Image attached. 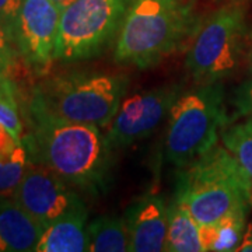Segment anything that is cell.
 I'll return each instance as SVG.
<instances>
[{"label":"cell","instance_id":"cell-25","mask_svg":"<svg viewBox=\"0 0 252 252\" xmlns=\"http://www.w3.org/2000/svg\"><path fill=\"white\" fill-rule=\"evenodd\" d=\"M247 67H248V72L251 74L252 77V46L250 49V54H248V58H247Z\"/></svg>","mask_w":252,"mask_h":252},{"label":"cell","instance_id":"cell-1","mask_svg":"<svg viewBox=\"0 0 252 252\" xmlns=\"http://www.w3.org/2000/svg\"><path fill=\"white\" fill-rule=\"evenodd\" d=\"M30 133L23 136L30 161L56 172L90 196L107 192L112 181L114 150L101 127L69 122L28 108Z\"/></svg>","mask_w":252,"mask_h":252},{"label":"cell","instance_id":"cell-2","mask_svg":"<svg viewBox=\"0 0 252 252\" xmlns=\"http://www.w3.org/2000/svg\"><path fill=\"white\" fill-rule=\"evenodd\" d=\"M199 26L190 0H136L114 42V58L150 69L189 42Z\"/></svg>","mask_w":252,"mask_h":252},{"label":"cell","instance_id":"cell-20","mask_svg":"<svg viewBox=\"0 0 252 252\" xmlns=\"http://www.w3.org/2000/svg\"><path fill=\"white\" fill-rule=\"evenodd\" d=\"M17 52L13 44L0 27V83L13 77V72L17 64Z\"/></svg>","mask_w":252,"mask_h":252},{"label":"cell","instance_id":"cell-19","mask_svg":"<svg viewBox=\"0 0 252 252\" xmlns=\"http://www.w3.org/2000/svg\"><path fill=\"white\" fill-rule=\"evenodd\" d=\"M0 126L4 127L14 140H23V121L16 97V86L11 79L0 83Z\"/></svg>","mask_w":252,"mask_h":252},{"label":"cell","instance_id":"cell-15","mask_svg":"<svg viewBox=\"0 0 252 252\" xmlns=\"http://www.w3.org/2000/svg\"><path fill=\"white\" fill-rule=\"evenodd\" d=\"M251 207H238L227 213L215 224L200 227L206 251H237L247 228V216Z\"/></svg>","mask_w":252,"mask_h":252},{"label":"cell","instance_id":"cell-4","mask_svg":"<svg viewBox=\"0 0 252 252\" xmlns=\"http://www.w3.org/2000/svg\"><path fill=\"white\" fill-rule=\"evenodd\" d=\"M127 86L129 79L117 73H62L35 84L28 108L102 129L117 114Z\"/></svg>","mask_w":252,"mask_h":252},{"label":"cell","instance_id":"cell-22","mask_svg":"<svg viewBox=\"0 0 252 252\" xmlns=\"http://www.w3.org/2000/svg\"><path fill=\"white\" fill-rule=\"evenodd\" d=\"M234 105L240 117L252 118V79L238 86L235 90Z\"/></svg>","mask_w":252,"mask_h":252},{"label":"cell","instance_id":"cell-6","mask_svg":"<svg viewBox=\"0 0 252 252\" xmlns=\"http://www.w3.org/2000/svg\"><path fill=\"white\" fill-rule=\"evenodd\" d=\"M227 126L224 86L221 81L198 83L182 91L174 102L164 140L165 158L185 167L212 150Z\"/></svg>","mask_w":252,"mask_h":252},{"label":"cell","instance_id":"cell-3","mask_svg":"<svg viewBox=\"0 0 252 252\" xmlns=\"http://www.w3.org/2000/svg\"><path fill=\"white\" fill-rule=\"evenodd\" d=\"M174 198L206 227L234 209L252 207V181L224 146H215L181 167Z\"/></svg>","mask_w":252,"mask_h":252},{"label":"cell","instance_id":"cell-24","mask_svg":"<svg viewBox=\"0 0 252 252\" xmlns=\"http://www.w3.org/2000/svg\"><path fill=\"white\" fill-rule=\"evenodd\" d=\"M52 1H54L56 6H59V7L63 10L66 6H67V4H70L73 0H52Z\"/></svg>","mask_w":252,"mask_h":252},{"label":"cell","instance_id":"cell-17","mask_svg":"<svg viewBox=\"0 0 252 252\" xmlns=\"http://www.w3.org/2000/svg\"><path fill=\"white\" fill-rule=\"evenodd\" d=\"M26 146L21 142L0 152V196H13L30 165Z\"/></svg>","mask_w":252,"mask_h":252},{"label":"cell","instance_id":"cell-26","mask_svg":"<svg viewBox=\"0 0 252 252\" xmlns=\"http://www.w3.org/2000/svg\"><path fill=\"white\" fill-rule=\"evenodd\" d=\"M215 1H224V0H215ZM228 1H234V0H228ZM238 1H243V0H238Z\"/></svg>","mask_w":252,"mask_h":252},{"label":"cell","instance_id":"cell-9","mask_svg":"<svg viewBox=\"0 0 252 252\" xmlns=\"http://www.w3.org/2000/svg\"><path fill=\"white\" fill-rule=\"evenodd\" d=\"M13 199L42 228L66 217L89 215L74 187L35 162H30Z\"/></svg>","mask_w":252,"mask_h":252},{"label":"cell","instance_id":"cell-12","mask_svg":"<svg viewBox=\"0 0 252 252\" xmlns=\"http://www.w3.org/2000/svg\"><path fill=\"white\" fill-rule=\"evenodd\" d=\"M42 230L13 196H0V252L35 251Z\"/></svg>","mask_w":252,"mask_h":252},{"label":"cell","instance_id":"cell-23","mask_svg":"<svg viewBox=\"0 0 252 252\" xmlns=\"http://www.w3.org/2000/svg\"><path fill=\"white\" fill-rule=\"evenodd\" d=\"M238 252H252V223L247 224L245 233H244L243 241L237 248Z\"/></svg>","mask_w":252,"mask_h":252},{"label":"cell","instance_id":"cell-8","mask_svg":"<svg viewBox=\"0 0 252 252\" xmlns=\"http://www.w3.org/2000/svg\"><path fill=\"white\" fill-rule=\"evenodd\" d=\"M182 84L171 83L142 91L122 99L117 114L104 129L111 150L117 152L150 136L168 118Z\"/></svg>","mask_w":252,"mask_h":252},{"label":"cell","instance_id":"cell-5","mask_svg":"<svg viewBox=\"0 0 252 252\" xmlns=\"http://www.w3.org/2000/svg\"><path fill=\"white\" fill-rule=\"evenodd\" d=\"M251 46L252 23L245 3L228 1L200 21L185 66L196 83L221 81L247 63Z\"/></svg>","mask_w":252,"mask_h":252},{"label":"cell","instance_id":"cell-21","mask_svg":"<svg viewBox=\"0 0 252 252\" xmlns=\"http://www.w3.org/2000/svg\"><path fill=\"white\" fill-rule=\"evenodd\" d=\"M23 1L24 0H0V27L3 28L11 44H13L16 20H17L18 11L23 6Z\"/></svg>","mask_w":252,"mask_h":252},{"label":"cell","instance_id":"cell-14","mask_svg":"<svg viewBox=\"0 0 252 252\" xmlns=\"http://www.w3.org/2000/svg\"><path fill=\"white\" fill-rule=\"evenodd\" d=\"M165 251L202 252L205 244L200 225L181 202L174 198L168 205V224Z\"/></svg>","mask_w":252,"mask_h":252},{"label":"cell","instance_id":"cell-18","mask_svg":"<svg viewBox=\"0 0 252 252\" xmlns=\"http://www.w3.org/2000/svg\"><path fill=\"white\" fill-rule=\"evenodd\" d=\"M221 143L241 165L252 181V118L231 126H225L221 133Z\"/></svg>","mask_w":252,"mask_h":252},{"label":"cell","instance_id":"cell-11","mask_svg":"<svg viewBox=\"0 0 252 252\" xmlns=\"http://www.w3.org/2000/svg\"><path fill=\"white\" fill-rule=\"evenodd\" d=\"M124 217L129 233V251H165L168 205L161 195L139 196L127 206Z\"/></svg>","mask_w":252,"mask_h":252},{"label":"cell","instance_id":"cell-13","mask_svg":"<svg viewBox=\"0 0 252 252\" xmlns=\"http://www.w3.org/2000/svg\"><path fill=\"white\" fill-rule=\"evenodd\" d=\"M36 252H87V215L58 220L45 227Z\"/></svg>","mask_w":252,"mask_h":252},{"label":"cell","instance_id":"cell-7","mask_svg":"<svg viewBox=\"0 0 252 252\" xmlns=\"http://www.w3.org/2000/svg\"><path fill=\"white\" fill-rule=\"evenodd\" d=\"M136 0H73L62 10L56 61L83 62L104 54L117 39Z\"/></svg>","mask_w":252,"mask_h":252},{"label":"cell","instance_id":"cell-16","mask_svg":"<svg viewBox=\"0 0 252 252\" xmlns=\"http://www.w3.org/2000/svg\"><path fill=\"white\" fill-rule=\"evenodd\" d=\"M129 251V233L124 216H98L87 223V252Z\"/></svg>","mask_w":252,"mask_h":252},{"label":"cell","instance_id":"cell-10","mask_svg":"<svg viewBox=\"0 0 252 252\" xmlns=\"http://www.w3.org/2000/svg\"><path fill=\"white\" fill-rule=\"evenodd\" d=\"M62 9L52 0H24L18 11L13 45L28 69L45 76L56 61Z\"/></svg>","mask_w":252,"mask_h":252}]
</instances>
